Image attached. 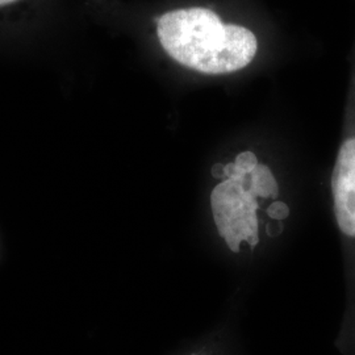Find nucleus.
<instances>
[{"mask_svg": "<svg viewBox=\"0 0 355 355\" xmlns=\"http://www.w3.org/2000/svg\"><path fill=\"white\" fill-rule=\"evenodd\" d=\"M154 36L175 64L203 74L229 76L253 62L258 38L252 29L224 21L205 7H182L154 17Z\"/></svg>", "mask_w": 355, "mask_h": 355, "instance_id": "1", "label": "nucleus"}, {"mask_svg": "<svg viewBox=\"0 0 355 355\" xmlns=\"http://www.w3.org/2000/svg\"><path fill=\"white\" fill-rule=\"evenodd\" d=\"M253 152H242L223 167L224 180L211 193V208L216 227L233 253H240L242 242L254 249L259 242L257 193L252 171L258 165Z\"/></svg>", "mask_w": 355, "mask_h": 355, "instance_id": "2", "label": "nucleus"}, {"mask_svg": "<svg viewBox=\"0 0 355 355\" xmlns=\"http://www.w3.org/2000/svg\"><path fill=\"white\" fill-rule=\"evenodd\" d=\"M334 214L346 236L355 237V137L343 141L331 177Z\"/></svg>", "mask_w": 355, "mask_h": 355, "instance_id": "3", "label": "nucleus"}, {"mask_svg": "<svg viewBox=\"0 0 355 355\" xmlns=\"http://www.w3.org/2000/svg\"><path fill=\"white\" fill-rule=\"evenodd\" d=\"M41 0H0V23L24 20Z\"/></svg>", "mask_w": 355, "mask_h": 355, "instance_id": "4", "label": "nucleus"}, {"mask_svg": "<svg viewBox=\"0 0 355 355\" xmlns=\"http://www.w3.org/2000/svg\"><path fill=\"white\" fill-rule=\"evenodd\" d=\"M267 214L275 220H284L288 216V207L282 202H274L268 208Z\"/></svg>", "mask_w": 355, "mask_h": 355, "instance_id": "5", "label": "nucleus"}]
</instances>
